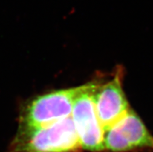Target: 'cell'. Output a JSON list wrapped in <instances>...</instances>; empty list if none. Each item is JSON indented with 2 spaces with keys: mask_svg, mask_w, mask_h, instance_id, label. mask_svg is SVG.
<instances>
[{
  "mask_svg": "<svg viewBox=\"0 0 153 152\" xmlns=\"http://www.w3.org/2000/svg\"><path fill=\"white\" fill-rule=\"evenodd\" d=\"M78 90L79 86L58 89L33 98L22 107L18 127H43L70 116Z\"/></svg>",
  "mask_w": 153,
  "mask_h": 152,
  "instance_id": "7a4b0ae2",
  "label": "cell"
},
{
  "mask_svg": "<svg viewBox=\"0 0 153 152\" xmlns=\"http://www.w3.org/2000/svg\"><path fill=\"white\" fill-rule=\"evenodd\" d=\"M98 83L90 82L79 86L71 113L82 149L90 152L105 151L104 130L94 103V92Z\"/></svg>",
  "mask_w": 153,
  "mask_h": 152,
  "instance_id": "3957f363",
  "label": "cell"
},
{
  "mask_svg": "<svg viewBox=\"0 0 153 152\" xmlns=\"http://www.w3.org/2000/svg\"><path fill=\"white\" fill-rule=\"evenodd\" d=\"M105 151L134 152L153 150V135L132 109L104 131Z\"/></svg>",
  "mask_w": 153,
  "mask_h": 152,
  "instance_id": "277c9868",
  "label": "cell"
},
{
  "mask_svg": "<svg viewBox=\"0 0 153 152\" xmlns=\"http://www.w3.org/2000/svg\"><path fill=\"white\" fill-rule=\"evenodd\" d=\"M82 150L70 116L50 125L18 127L7 152H80Z\"/></svg>",
  "mask_w": 153,
  "mask_h": 152,
  "instance_id": "6da1fadb",
  "label": "cell"
},
{
  "mask_svg": "<svg viewBox=\"0 0 153 152\" xmlns=\"http://www.w3.org/2000/svg\"><path fill=\"white\" fill-rule=\"evenodd\" d=\"M123 70L117 67L111 80L98 83L94 92V103L97 116L104 131L120 120L130 110L123 89Z\"/></svg>",
  "mask_w": 153,
  "mask_h": 152,
  "instance_id": "5b68a950",
  "label": "cell"
}]
</instances>
